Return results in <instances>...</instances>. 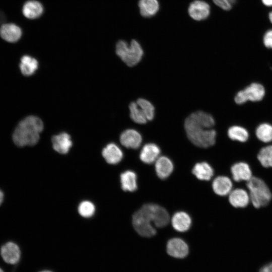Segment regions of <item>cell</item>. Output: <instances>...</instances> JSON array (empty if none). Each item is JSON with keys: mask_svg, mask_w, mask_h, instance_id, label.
Returning a JSON list of instances; mask_svg holds the SVG:
<instances>
[{"mask_svg": "<svg viewBox=\"0 0 272 272\" xmlns=\"http://www.w3.org/2000/svg\"><path fill=\"white\" fill-rule=\"evenodd\" d=\"M0 272H4L2 268L0 267Z\"/></svg>", "mask_w": 272, "mask_h": 272, "instance_id": "obj_39", "label": "cell"}, {"mask_svg": "<svg viewBox=\"0 0 272 272\" xmlns=\"http://www.w3.org/2000/svg\"><path fill=\"white\" fill-rule=\"evenodd\" d=\"M95 208L94 204L89 201H84L78 207V212L83 217L90 218L95 213Z\"/></svg>", "mask_w": 272, "mask_h": 272, "instance_id": "obj_31", "label": "cell"}, {"mask_svg": "<svg viewBox=\"0 0 272 272\" xmlns=\"http://www.w3.org/2000/svg\"><path fill=\"white\" fill-rule=\"evenodd\" d=\"M250 200L249 193L241 188L232 190L229 194V201L235 208H245Z\"/></svg>", "mask_w": 272, "mask_h": 272, "instance_id": "obj_16", "label": "cell"}, {"mask_svg": "<svg viewBox=\"0 0 272 272\" xmlns=\"http://www.w3.org/2000/svg\"><path fill=\"white\" fill-rule=\"evenodd\" d=\"M259 272H272V262L263 266Z\"/></svg>", "mask_w": 272, "mask_h": 272, "instance_id": "obj_34", "label": "cell"}, {"mask_svg": "<svg viewBox=\"0 0 272 272\" xmlns=\"http://www.w3.org/2000/svg\"><path fill=\"white\" fill-rule=\"evenodd\" d=\"M190 17L196 21H201L206 19L210 15V6L206 2L201 0H195L189 6L188 9Z\"/></svg>", "mask_w": 272, "mask_h": 272, "instance_id": "obj_11", "label": "cell"}, {"mask_svg": "<svg viewBox=\"0 0 272 272\" xmlns=\"http://www.w3.org/2000/svg\"><path fill=\"white\" fill-rule=\"evenodd\" d=\"M132 221L133 228L141 236L151 237L156 234V230L144 205L133 214Z\"/></svg>", "mask_w": 272, "mask_h": 272, "instance_id": "obj_5", "label": "cell"}, {"mask_svg": "<svg viewBox=\"0 0 272 272\" xmlns=\"http://www.w3.org/2000/svg\"><path fill=\"white\" fill-rule=\"evenodd\" d=\"M116 53L126 65L132 66L142 59L144 51L135 40H132L129 45L124 40H119L116 45Z\"/></svg>", "mask_w": 272, "mask_h": 272, "instance_id": "obj_4", "label": "cell"}, {"mask_svg": "<svg viewBox=\"0 0 272 272\" xmlns=\"http://www.w3.org/2000/svg\"><path fill=\"white\" fill-rule=\"evenodd\" d=\"M129 109L130 117L134 122L139 124H144L147 122V119L137 102H131L129 104Z\"/></svg>", "mask_w": 272, "mask_h": 272, "instance_id": "obj_29", "label": "cell"}, {"mask_svg": "<svg viewBox=\"0 0 272 272\" xmlns=\"http://www.w3.org/2000/svg\"><path fill=\"white\" fill-rule=\"evenodd\" d=\"M0 254L4 261L10 264L17 263L21 255L19 246L11 241L8 242L1 246Z\"/></svg>", "mask_w": 272, "mask_h": 272, "instance_id": "obj_9", "label": "cell"}, {"mask_svg": "<svg viewBox=\"0 0 272 272\" xmlns=\"http://www.w3.org/2000/svg\"><path fill=\"white\" fill-rule=\"evenodd\" d=\"M121 144L126 148L136 149L139 148L142 142L141 134L133 129L124 130L120 136Z\"/></svg>", "mask_w": 272, "mask_h": 272, "instance_id": "obj_13", "label": "cell"}, {"mask_svg": "<svg viewBox=\"0 0 272 272\" xmlns=\"http://www.w3.org/2000/svg\"><path fill=\"white\" fill-rule=\"evenodd\" d=\"M246 186L250 200L254 208L265 207L270 201L271 192L265 182L260 178L252 176L247 181Z\"/></svg>", "mask_w": 272, "mask_h": 272, "instance_id": "obj_3", "label": "cell"}, {"mask_svg": "<svg viewBox=\"0 0 272 272\" xmlns=\"http://www.w3.org/2000/svg\"><path fill=\"white\" fill-rule=\"evenodd\" d=\"M136 174L130 170L126 171L120 174L121 187L125 191H134L138 187Z\"/></svg>", "mask_w": 272, "mask_h": 272, "instance_id": "obj_23", "label": "cell"}, {"mask_svg": "<svg viewBox=\"0 0 272 272\" xmlns=\"http://www.w3.org/2000/svg\"><path fill=\"white\" fill-rule=\"evenodd\" d=\"M268 19L270 22L272 24V11H271L268 14Z\"/></svg>", "mask_w": 272, "mask_h": 272, "instance_id": "obj_37", "label": "cell"}, {"mask_svg": "<svg viewBox=\"0 0 272 272\" xmlns=\"http://www.w3.org/2000/svg\"><path fill=\"white\" fill-rule=\"evenodd\" d=\"M173 228L180 232L187 231L191 225V219L188 214L184 212H178L174 214L171 219Z\"/></svg>", "mask_w": 272, "mask_h": 272, "instance_id": "obj_20", "label": "cell"}, {"mask_svg": "<svg viewBox=\"0 0 272 272\" xmlns=\"http://www.w3.org/2000/svg\"><path fill=\"white\" fill-rule=\"evenodd\" d=\"M43 123L38 117L29 116L21 120L16 127L13 134L14 143L18 147L34 146L39 139L43 130Z\"/></svg>", "mask_w": 272, "mask_h": 272, "instance_id": "obj_2", "label": "cell"}, {"mask_svg": "<svg viewBox=\"0 0 272 272\" xmlns=\"http://www.w3.org/2000/svg\"><path fill=\"white\" fill-rule=\"evenodd\" d=\"M255 133L260 141L270 142L272 141V125L267 123L260 124L256 128Z\"/></svg>", "mask_w": 272, "mask_h": 272, "instance_id": "obj_27", "label": "cell"}, {"mask_svg": "<svg viewBox=\"0 0 272 272\" xmlns=\"http://www.w3.org/2000/svg\"><path fill=\"white\" fill-rule=\"evenodd\" d=\"M145 206L149 213L152 223L156 227L163 228L168 225L169 215L163 207L155 203H146Z\"/></svg>", "mask_w": 272, "mask_h": 272, "instance_id": "obj_8", "label": "cell"}, {"mask_svg": "<svg viewBox=\"0 0 272 272\" xmlns=\"http://www.w3.org/2000/svg\"><path fill=\"white\" fill-rule=\"evenodd\" d=\"M39 272H52V271L49 270H43L40 271Z\"/></svg>", "mask_w": 272, "mask_h": 272, "instance_id": "obj_38", "label": "cell"}, {"mask_svg": "<svg viewBox=\"0 0 272 272\" xmlns=\"http://www.w3.org/2000/svg\"><path fill=\"white\" fill-rule=\"evenodd\" d=\"M263 5L268 7H272V0H261Z\"/></svg>", "mask_w": 272, "mask_h": 272, "instance_id": "obj_35", "label": "cell"}, {"mask_svg": "<svg viewBox=\"0 0 272 272\" xmlns=\"http://www.w3.org/2000/svg\"><path fill=\"white\" fill-rule=\"evenodd\" d=\"M166 250L169 255L177 258H184L188 255L189 252L187 243L179 238L170 239L167 242Z\"/></svg>", "mask_w": 272, "mask_h": 272, "instance_id": "obj_10", "label": "cell"}, {"mask_svg": "<svg viewBox=\"0 0 272 272\" xmlns=\"http://www.w3.org/2000/svg\"><path fill=\"white\" fill-rule=\"evenodd\" d=\"M23 36L21 26L14 22H6L0 25V38L9 43L18 42Z\"/></svg>", "mask_w": 272, "mask_h": 272, "instance_id": "obj_7", "label": "cell"}, {"mask_svg": "<svg viewBox=\"0 0 272 272\" xmlns=\"http://www.w3.org/2000/svg\"><path fill=\"white\" fill-rule=\"evenodd\" d=\"M214 125L215 120L210 114L198 111L186 118L184 128L193 144L200 148H208L216 142V132L211 129Z\"/></svg>", "mask_w": 272, "mask_h": 272, "instance_id": "obj_1", "label": "cell"}, {"mask_svg": "<svg viewBox=\"0 0 272 272\" xmlns=\"http://www.w3.org/2000/svg\"><path fill=\"white\" fill-rule=\"evenodd\" d=\"M192 174L199 180H210L214 175V170L207 162L196 163L192 168Z\"/></svg>", "mask_w": 272, "mask_h": 272, "instance_id": "obj_22", "label": "cell"}, {"mask_svg": "<svg viewBox=\"0 0 272 272\" xmlns=\"http://www.w3.org/2000/svg\"><path fill=\"white\" fill-rule=\"evenodd\" d=\"M38 62L34 57L23 55L20 59L19 67L22 74L25 76L32 75L38 69Z\"/></svg>", "mask_w": 272, "mask_h": 272, "instance_id": "obj_24", "label": "cell"}, {"mask_svg": "<svg viewBox=\"0 0 272 272\" xmlns=\"http://www.w3.org/2000/svg\"><path fill=\"white\" fill-rule=\"evenodd\" d=\"M21 12L25 18L34 20L42 15L43 7L38 1L28 0L22 5Z\"/></svg>", "mask_w": 272, "mask_h": 272, "instance_id": "obj_12", "label": "cell"}, {"mask_svg": "<svg viewBox=\"0 0 272 272\" xmlns=\"http://www.w3.org/2000/svg\"><path fill=\"white\" fill-rule=\"evenodd\" d=\"M51 141L53 149L62 154H67L73 145L71 136L66 132L53 136Z\"/></svg>", "mask_w": 272, "mask_h": 272, "instance_id": "obj_14", "label": "cell"}, {"mask_svg": "<svg viewBox=\"0 0 272 272\" xmlns=\"http://www.w3.org/2000/svg\"><path fill=\"white\" fill-rule=\"evenodd\" d=\"M216 5L223 10H230L237 0H213Z\"/></svg>", "mask_w": 272, "mask_h": 272, "instance_id": "obj_32", "label": "cell"}, {"mask_svg": "<svg viewBox=\"0 0 272 272\" xmlns=\"http://www.w3.org/2000/svg\"><path fill=\"white\" fill-rule=\"evenodd\" d=\"M265 95L263 86L258 83H253L239 91L236 95L234 100L238 104H242L247 101H259L263 99Z\"/></svg>", "mask_w": 272, "mask_h": 272, "instance_id": "obj_6", "label": "cell"}, {"mask_svg": "<svg viewBox=\"0 0 272 272\" xmlns=\"http://www.w3.org/2000/svg\"><path fill=\"white\" fill-rule=\"evenodd\" d=\"M137 103L143 112L147 120H152L155 115V108L153 105L148 100L140 98Z\"/></svg>", "mask_w": 272, "mask_h": 272, "instance_id": "obj_30", "label": "cell"}, {"mask_svg": "<svg viewBox=\"0 0 272 272\" xmlns=\"http://www.w3.org/2000/svg\"><path fill=\"white\" fill-rule=\"evenodd\" d=\"M212 188L217 195L225 196L229 194L232 191V182L229 177L219 176L213 180Z\"/></svg>", "mask_w": 272, "mask_h": 272, "instance_id": "obj_19", "label": "cell"}, {"mask_svg": "<svg viewBox=\"0 0 272 272\" xmlns=\"http://www.w3.org/2000/svg\"><path fill=\"white\" fill-rule=\"evenodd\" d=\"M233 179L236 182L248 181L252 177V171L248 164L245 162H238L233 165L231 168Z\"/></svg>", "mask_w": 272, "mask_h": 272, "instance_id": "obj_15", "label": "cell"}, {"mask_svg": "<svg viewBox=\"0 0 272 272\" xmlns=\"http://www.w3.org/2000/svg\"><path fill=\"white\" fill-rule=\"evenodd\" d=\"M160 154L159 147L155 144L149 143L143 147L140 152V158L143 163L151 164L157 160Z\"/></svg>", "mask_w": 272, "mask_h": 272, "instance_id": "obj_18", "label": "cell"}, {"mask_svg": "<svg viewBox=\"0 0 272 272\" xmlns=\"http://www.w3.org/2000/svg\"><path fill=\"white\" fill-rule=\"evenodd\" d=\"M4 198V193L3 191L0 189V205L2 204Z\"/></svg>", "mask_w": 272, "mask_h": 272, "instance_id": "obj_36", "label": "cell"}, {"mask_svg": "<svg viewBox=\"0 0 272 272\" xmlns=\"http://www.w3.org/2000/svg\"><path fill=\"white\" fill-rule=\"evenodd\" d=\"M257 159L263 167H272V145L262 148L257 155Z\"/></svg>", "mask_w": 272, "mask_h": 272, "instance_id": "obj_28", "label": "cell"}, {"mask_svg": "<svg viewBox=\"0 0 272 272\" xmlns=\"http://www.w3.org/2000/svg\"><path fill=\"white\" fill-rule=\"evenodd\" d=\"M102 154L106 161L110 164L118 163L123 158L122 151L113 143L108 144L103 149Z\"/></svg>", "mask_w": 272, "mask_h": 272, "instance_id": "obj_21", "label": "cell"}, {"mask_svg": "<svg viewBox=\"0 0 272 272\" xmlns=\"http://www.w3.org/2000/svg\"><path fill=\"white\" fill-rule=\"evenodd\" d=\"M139 7L141 15L146 18L154 16L159 10L157 0H140Z\"/></svg>", "mask_w": 272, "mask_h": 272, "instance_id": "obj_25", "label": "cell"}, {"mask_svg": "<svg viewBox=\"0 0 272 272\" xmlns=\"http://www.w3.org/2000/svg\"><path fill=\"white\" fill-rule=\"evenodd\" d=\"M263 42L266 47L272 49V29L265 32L263 36Z\"/></svg>", "mask_w": 272, "mask_h": 272, "instance_id": "obj_33", "label": "cell"}, {"mask_svg": "<svg viewBox=\"0 0 272 272\" xmlns=\"http://www.w3.org/2000/svg\"><path fill=\"white\" fill-rule=\"evenodd\" d=\"M228 135L230 139L240 142H246L249 137L247 130L245 128L238 125L230 127L228 130Z\"/></svg>", "mask_w": 272, "mask_h": 272, "instance_id": "obj_26", "label": "cell"}, {"mask_svg": "<svg viewBox=\"0 0 272 272\" xmlns=\"http://www.w3.org/2000/svg\"><path fill=\"white\" fill-rule=\"evenodd\" d=\"M155 168L158 177L161 179H165L172 173L174 166L169 158L161 156L156 161Z\"/></svg>", "mask_w": 272, "mask_h": 272, "instance_id": "obj_17", "label": "cell"}]
</instances>
